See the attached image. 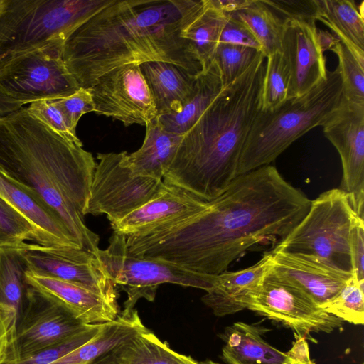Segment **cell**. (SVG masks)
Instances as JSON below:
<instances>
[{
  "instance_id": "1",
  "label": "cell",
  "mask_w": 364,
  "mask_h": 364,
  "mask_svg": "<svg viewBox=\"0 0 364 364\" xmlns=\"http://www.w3.org/2000/svg\"><path fill=\"white\" fill-rule=\"evenodd\" d=\"M311 201L267 165L239 175L198 213L146 235L127 236V245L135 257L215 278L252 247L281 242Z\"/></svg>"
},
{
  "instance_id": "2",
  "label": "cell",
  "mask_w": 364,
  "mask_h": 364,
  "mask_svg": "<svg viewBox=\"0 0 364 364\" xmlns=\"http://www.w3.org/2000/svg\"><path fill=\"white\" fill-rule=\"evenodd\" d=\"M193 0H114L79 26L61 57L80 87L117 67L149 61L176 64L193 75L202 66L182 38Z\"/></svg>"
},
{
  "instance_id": "3",
  "label": "cell",
  "mask_w": 364,
  "mask_h": 364,
  "mask_svg": "<svg viewBox=\"0 0 364 364\" xmlns=\"http://www.w3.org/2000/svg\"><path fill=\"white\" fill-rule=\"evenodd\" d=\"M95 166L82 144L68 140L26 108L0 117V172L43 200L80 247L93 254L100 237L84 218Z\"/></svg>"
},
{
  "instance_id": "4",
  "label": "cell",
  "mask_w": 364,
  "mask_h": 364,
  "mask_svg": "<svg viewBox=\"0 0 364 364\" xmlns=\"http://www.w3.org/2000/svg\"><path fill=\"white\" fill-rule=\"evenodd\" d=\"M266 58L260 52L183 135L164 172L165 183L209 202L238 176L244 146L261 110Z\"/></svg>"
},
{
  "instance_id": "5",
  "label": "cell",
  "mask_w": 364,
  "mask_h": 364,
  "mask_svg": "<svg viewBox=\"0 0 364 364\" xmlns=\"http://www.w3.org/2000/svg\"><path fill=\"white\" fill-rule=\"evenodd\" d=\"M343 97L338 68L306 94L287 99L269 111H259L244 146L238 176L274 161L295 140L322 126L338 108Z\"/></svg>"
},
{
  "instance_id": "6",
  "label": "cell",
  "mask_w": 364,
  "mask_h": 364,
  "mask_svg": "<svg viewBox=\"0 0 364 364\" xmlns=\"http://www.w3.org/2000/svg\"><path fill=\"white\" fill-rule=\"evenodd\" d=\"M361 220L345 192L328 190L311 201L303 219L272 250L299 255L353 275L352 235Z\"/></svg>"
},
{
  "instance_id": "7",
  "label": "cell",
  "mask_w": 364,
  "mask_h": 364,
  "mask_svg": "<svg viewBox=\"0 0 364 364\" xmlns=\"http://www.w3.org/2000/svg\"><path fill=\"white\" fill-rule=\"evenodd\" d=\"M114 0H8L0 16V58L63 46L82 23Z\"/></svg>"
},
{
  "instance_id": "8",
  "label": "cell",
  "mask_w": 364,
  "mask_h": 364,
  "mask_svg": "<svg viewBox=\"0 0 364 364\" xmlns=\"http://www.w3.org/2000/svg\"><path fill=\"white\" fill-rule=\"evenodd\" d=\"M94 255L115 286L127 294L124 306L133 309L140 299L153 301L159 286L171 283L207 291L215 283L212 278L189 271L176 264L151 258H140L128 250L127 237L113 232L106 249Z\"/></svg>"
},
{
  "instance_id": "9",
  "label": "cell",
  "mask_w": 364,
  "mask_h": 364,
  "mask_svg": "<svg viewBox=\"0 0 364 364\" xmlns=\"http://www.w3.org/2000/svg\"><path fill=\"white\" fill-rule=\"evenodd\" d=\"M62 46L12 54L0 59V90L23 105L57 100L80 86L63 61Z\"/></svg>"
},
{
  "instance_id": "10",
  "label": "cell",
  "mask_w": 364,
  "mask_h": 364,
  "mask_svg": "<svg viewBox=\"0 0 364 364\" xmlns=\"http://www.w3.org/2000/svg\"><path fill=\"white\" fill-rule=\"evenodd\" d=\"M246 309L291 328L296 338L316 341L311 333H330L343 327L342 320L326 312L306 293L270 267L249 298Z\"/></svg>"
},
{
  "instance_id": "11",
  "label": "cell",
  "mask_w": 364,
  "mask_h": 364,
  "mask_svg": "<svg viewBox=\"0 0 364 364\" xmlns=\"http://www.w3.org/2000/svg\"><path fill=\"white\" fill-rule=\"evenodd\" d=\"M127 151L98 153L85 215H106L119 220L161 193L163 180L133 176L126 164Z\"/></svg>"
},
{
  "instance_id": "12",
  "label": "cell",
  "mask_w": 364,
  "mask_h": 364,
  "mask_svg": "<svg viewBox=\"0 0 364 364\" xmlns=\"http://www.w3.org/2000/svg\"><path fill=\"white\" fill-rule=\"evenodd\" d=\"M28 271L68 282L117 304L116 286L96 256L84 249L23 242L16 247Z\"/></svg>"
},
{
  "instance_id": "13",
  "label": "cell",
  "mask_w": 364,
  "mask_h": 364,
  "mask_svg": "<svg viewBox=\"0 0 364 364\" xmlns=\"http://www.w3.org/2000/svg\"><path fill=\"white\" fill-rule=\"evenodd\" d=\"M90 325L78 319L54 296L28 285L23 307L16 320L19 359L53 346Z\"/></svg>"
},
{
  "instance_id": "14",
  "label": "cell",
  "mask_w": 364,
  "mask_h": 364,
  "mask_svg": "<svg viewBox=\"0 0 364 364\" xmlns=\"http://www.w3.org/2000/svg\"><path fill=\"white\" fill-rule=\"evenodd\" d=\"M87 89L97 114L112 117L125 126L146 125L156 117L153 100L139 65L114 68L99 77Z\"/></svg>"
},
{
  "instance_id": "15",
  "label": "cell",
  "mask_w": 364,
  "mask_h": 364,
  "mask_svg": "<svg viewBox=\"0 0 364 364\" xmlns=\"http://www.w3.org/2000/svg\"><path fill=\"white\" fill-rule=\"evenodd\" d=\"M322 127L341 160L343 176L338 188L348 196L356 213L363 218L364 104L350 102L343 97Z\"/></svg>"
},
{
  "instance_id": "16",
  "label": "cell",
  "mask_w": 364,
  "mask_h": 364,
  "mask_svg": "<svg viewBox=\"0 0 364 364\" xmlns=\"http://www.w3.org/2000/svg\"><path fill=\"white\" fill-rule=\"evenodd\" d=\"M317 31L315 22L284 21L281 53L289 75L287 99L306 94L326 78Z\"/></svg>"
},
{
  "instance_id": "17",
  "label": "cell",
  "mask_w": 364,
  "mask_h": 364,
  "mask_svg": "<svg viewBox=\"0 0 364 364\" xmlns=\"http://www.w3.org/2000/svg\"><path fill=\"white\" fill-rule=\"evenodd\" d=\"M207 203L182 188L166 184L159 196L110 225L114 232L126 237L144 236L198 213Z\"/></svg>"
},
{
  "instance_id": "18",
  "label": "cell",
  "mask_w": 364,
  "mask_h": 364,
  "mask_svg": "<svg viewBox=\"0 0 364 364\" xmlns=\"http://www.w3.org/2000/svg\"><path fill=\"white\" fill-rule=\"evenodd\" d=\"M270 269L306 293L319 306L333 299L353 276L301 255L272 250Z\"/></svg>"
},
{
  "instance_id": "19",
  "label": "cell",
  "mask_w": 364,
  "mask_h": 364,
  "mask_svg": "<svg viewBox=\"0 0 364 364\" xmlns=\"http://www.w3.org/2000/svg\"><path fill=\"white\" fill-rule=\"evenodd\" d=\"M0 197L33 226L37 232L36 244L81 248L52 208L34 193L17 185L1 172Z\"/></svg>"
},
{
  "instance_id": "20",
  "label": "cell",
  "mask_w": 364,
  "mask_h": 364,
  "mask_svg": "<svg viewBox=\"0 0 364 364\" xmlns=\"http://www.w3.org/2000/svg\"><path fill=\"white\" fill-rule=\"evenodd\" d=\"M270 261L269 252L250 267L218 274L213 287L202 296V301L217 316L246 309L249 298L259 288L269 270Z\"/></svg>"
},
{
  "instance_id": "21",
  "label": "cell",
  "mask_w": 364,
  "mask_h": 364,
  "mask_svg": "<svg viewBox=\"0 0 364 364\" xmlns=\"http://www.w3.org/2000/svg\"><path fill=\"white\" fill-rule=\"evenodd\" d=\"M26 283L58 299L85 324H101L114 320L120 311L101 296L75 284L39 276L27 270Z\"/></svg>"
},
{
  "instance_id": "22",
  "label": "cell",
  "mask_w": 364,
  "mask_h": 364,
  "mask_svg": "<svg viewBox=\"0 0 364 364\" xmlns=\"http://www.w3.org/2000/svg\"><path fill=\"white\" fill-rule=\"evenodd\" d=\"M156 117L178 112L192 93L197 75L176 64L149 61L139 65Z\"/></svg>"
},
{
  "instance_id": "23",
  "label": "cell",
  "mask_w": 364,
  "mask_h": 364,
  "mask_svg": "<svg viewBox=\"0 0 364 364\" xmlns=\"http://www.w3.org/2000/svg\"><path fill=\"white\" fill-rule=\"evenodd\" d=\"M269 329L257 325L236 322L220 335L224 342L223 360L228 364H285L294 362L288 352L269 344L262 335Z\"/></svg>"
},
{
  "instance_id": "24",
  "label": "cell",
  "mask_w": 364,
  "mask_h": 364,
  "mask_svg": "<svg viewBox=\"0 0 364 364\" xmlns=\"http://www.w3.org/2000/svg\"><path fill=\"white\" fill-rule=\"evenodd\" d=\"M90 364H202L173 350L151 330L143 331L101 355Z\"/></svg>"
},
{
  "instance_id": "25",
  "label": "cell",
  "mask_w": 364,
  "mask_h": 364,
  "mask_svg": "<svg viewBox=\"0 0 364 364\" xmlns=\"http://www.w3.org/2000/svg\"><path fill=\"white\" fill-rule=\"evenodd\" d=\"M141 146L127 154L125 162L132 174L163 180L183 135L166 131L157 117L146 124Z\"/></svg>"
},
{
  "instance_id": "26",
  "label": "cell",
  "mask_w": 364,
  "mask_h": 364,
  "mask_svg": "<svg viewBox=\"0 0 364 364\" xmlns=\"http://www.w3.org/2000/svg\"><path fill=\"white\" fill-rule=\"evenodd\" d=\"M227 15L211 7L208 0L193 1L186 13L181 36L188 41L202 70L213 61Z\"/></svg>"
},
{
  "instance_id": "27",
  "label": "cell",
  "mask_w": 364,
  "mask_h": 364,
  "mask_svg": "<svg viewBox=\"0 0 364 364\" xmlns=\"http://www.w3.org/2000/svg\"><path fill=\"white\" fill-rule=\"evenodd\" d=\"M224 88L215 62L197 75L194 89L177 113L157 117L163 128L183 135L200 117Z\"/></svg>"
},
{
  "instance_id": "28",
  "label": "cell",
  "mask_w": 364,
  "mask_h": 364,
  "mask_svg": "<svg viewBox=\"0 0 364 364\" xmlns=\"http://www.w3.org/2000/svg\"><path fill=\"white\" fill-rule=\"evenodd\" d=\"M317 20L323 22L341 41L364 54L363 2L350 0H316Z\"/></svg>"
},
{
  "instance_id": "29",
  "label": "cell",
  "mask_w": 364,
  "mask_h": 364,
  "mask_svg": "<svg viewBox=\"0 0 364 364\" xmlns=\"http://www.w3.org/2000/svg\"><path fill=\"white\" fill-rule=\"evenodd\" d=\"M230 14L247 27L266 58L281 52L284 21L262 0H251L247 6Z\"/></svg>"
},
{
  "instance_id": "30",
  "label": "cell",
  "mask_w": 364,
  "mask_h": 364,
  "mask_svg": "<svg viewBox=\"0 0 364 364\" xmlns=\"http://www.w3.org/2000/svg\"><path fill=\"white\" fill-rule=\"evenodd\" d=\"M27 270L17 247L0 248V305L14 309L17 317L23 307L28 288L25 279Z\"/></svg>"
},
{
  "instance_id": "31",
  "label": "cell",
  "mask_w": 364,
  "mask_h": 364,
  "mask_svg": "<svg viewBox=\"0 0 364 364\" xmlns=\"http://www.w3.org/2000/svg\"><path fill=\"white\" fill-rule=\"evenodd\" d=\"M331 50L338 58L343 97L350 102L364 104V54L339 39Z\"/></svg>"
},
{
  "instance_id": "32",
  "label": "cell",
  "mask_w": 364,
  "mask_h": 364,
  "mask_svg": "<svg viewBox=\"0 0 364 364\" xmlns=\"http://www.w3.org/2000/svg\"><path fill=\"white\" fill-rule=\"evenodd\" d=\"M364 281L354 274L331 300L320 306L327 313L355 325L364 323Z\"/></svg>"
},
{
  "instance_id": "33",
  "label": "cell",
  "mask_w": 364,
  "mask_h": 364,
  "mask_svg": "<svg viewBox=\"0 0 364 364\" xmlns=\"http://www.w3.org/2000/svg\"><path fill=\"white\" fill-rule=\"evenodd\" d=\"M289 75L281 52L266 58L261 111L274 109L288 98Z\"/></svg>"
},
{
  "instance_id": "34",
  "label": "cell",
  "mask_w": 364,
  "mask_h": 364,
  "mask_svg": "<svg viewBox=\"0 0 364 364\" xmlns=\"http://www.w3.org/2000/svg\"><path fill=\"white\" fill-rule=\"evenodd\" d=\"M260 52L248 46L218 43L213 60L218 67L223 87L244 73Z\"/></svg>"
},
{
  "instance_id": "35",
  "label": "cell",
  "mask_w": 364,
  "mask_h": 364,
  "mask_svg": "<svg viewBox=\"0 0 364 364\" xmlns=\"http://www.w3.org/2000/svg\"><path fill=\"white\" fill-rule=\"evenodd\" d=\"M26 240L37 243L36 230L0 197V248L16 247Z\"/></svg>"
},
{
  "instance_id": "36",
  "label": "cell",
  "mask_w": 364,
  "mask_h": 364,
  "mask_svg": "<svg viewBox=\"0 0 364 364\" xmlns=\"http://www.w3.org/2000/svg\"><path fill=\"white\" fill-rule=\"evenodd\" d=\"M28 112L68 140L82 144L70 129L66 117L55 100L33 102L26 107Z\"/></svg>"
},
{
  "instance_id": "37",
  "label": "cell",
  "mask_w": 364,
  "mask_h": 364,
  "mask_svg": "<svg viewBox=\"0 0 364 364\" xmlns=\"http://www.w3.org/2000/svg\"><path fill=\"white\" fill-rule=\"evenodd\" d=\"M283 21L315 22L318 18L316 0H262Z\"/></svg>"
},
{
  "instance_id": "38",
  "label": "cell",
  "mask_w": 364,
  "mask_h": 364,
  "mask_svg": "<svg viewBox=\"0 0 364 364\" xmlns=\"http://www.w3.org/2000/svg\"><path fill=\"white\" fill-rule=\"evenodd\" d=\"M16 311L0 305V364H9L19 360L16 346Z\"/></svg>"
},
{
  "instance_id": "39",
  "label": "cell",
  "mask_w": 364,
  "mask_h": 364,
  "mask_svg": "<svg viewBox=\"0 0 364 364\" xmlns=\"http://www.w3.org/2000/svg\"><path fill=\"white\" fill-rule=\"evenodd\" d=\"M55 100L66 117L70 129L75 133L80 117L95 110L92 95L86 88L80 87L73 94Z\"/></svg>"
},
{
  "instance_id": "40",
  "label": "cell",
  "mask_w": 364,
  "mask_h": 364,
  "mask_svg": "<svg viewBox=\"0 0 364 364\" xmlns=\"http://www.w3.org/2000/svg\"><path fill=\"white\" fill-rule=\"evenodd\" d=\"M218 43L245 46L261 51L260 45L250 31L240 21L231 14L227 15Z\"/></svg>"
},
{
  "instance_id": "41",
  "label": "cell",
  "mask_w": 364,
  "mask_h": 364,
  "mask_svg": "<svg viewBox=\"0 0 364 364\" xmlns=\"http://www.w3.org/2000/svg\"><path fill=\"white\" fill-rule=\"evenodd\" d=\"M353 274L359 281H364V221L355 226L351 241Z\"/></svg>"
},
{
  "instance_id": "42",
  "label": "cell",
  "mask_w": 364,
  "mask_h": 364,
  "mask_svg": "<svg viewBox=\"0 0 364 364\" xmlns=\"http://www.w3.org/2000/svg\"><path fill=\"white\" fill-rule=\"evenodd\" d=\"M250 2L251 0H208L211 7L225 15L247 6Z\"/></svg>"
},
{
  "instance_id": "43",
  "label": "cell",
  "mask_w": 364,
  "mask_h": 364,
  "mask_svg": "<svg viewBox=\"0 0 364 364\" xmlns=\"http://www.w3.org/2000/svg\"><path fill=\"white\" fill-rule=\"evenodd\" d=\"M23 106L22 103L8 97L0 90V117L16 111Z\"/></svg>"
},
{
  "instance_id": "44",
  "label": "cell",
  "mask_w": 364,
  "mask_h": 364,
  "mask_svg": "<svg viewBox=\"0 0 364 364\" xmlns=\"http://www.w3.org/2000/svg\"><path fill=\"white\" fill-rule=\"evenodd\" d=\"M317 37L319 46L323 53L327 50H331L338 40L335 35L323 30L317 31Z\"/></svg>"
},
{
  "instance_id": "45",
  "label": "cell",
  "mask_w": 364,
  "mask_h": 364,
  "mask_svg": "<svg viewBox=\"0 0 364 364\" xmlns=\"http://www.w3.org/2000/svg\"><path fill=\"white\" fill-rule=\"evenodd\" d=\"M285 364H315V363L312 360H310L309 362H296V361H294V362L288 363H285Z\"/></svg>"
},
{
  "instance_id": "46",
  "label": "cell",
  "mask_w": 364,
  "mask_h": 364,
  "mask_svg": "<svg viewBox=\"0 0 364 364\" xmlns=\"http://www.w3.org/2000/svg\"><path fill=\"white\" fill-rule=\"evenodd\" d=\"M201 363H202V364H221V363H219L218 362H215V361H213V360H206L203 361Z\"/></svg>"
},
{
  "instance_id": "47",
  "label": "cell",
  "mask_w": 364,
  "mask_h": 364,
  "mask_svg": "<svg viewBox=\"0 0 364 364\" xmlns=\"http://www.w3.org/2000/svg\"><path fill=\"white\" fill-rule=\"evenodd\" d=\"M1 59V58H0Z\"/></svg>"
}]
</instances>
